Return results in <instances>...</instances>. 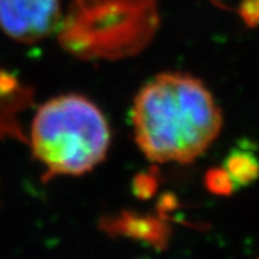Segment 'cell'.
<instances>
[{
	"label": "cell",
	"instance_id": "cell-1",
	"mask_svg": "<svg viewBox=\"0 0 259 259\" xmlns=\"http://www.w3.org/2000/svg\"><path fill=\"white\" fill-rule=\"evenodd\" d=\"M131 120L140 150L156 163H190L219 136L222 111L204 83L164 72L137 94Z\"/></svg>",
	"mask_w": 259,
	"mask_h": 259
},
{
	"label": "cell",
	"instance_id": "cell-2",
	"mask_svg": "<svg viewBox=\"0 0 259 259\" xmlns=\"http://www.w3.org/2000/svg\"><path fill=\"white\" fill-rule=\"evenodd\" d=\"M33 156L49 175L81 176L107 156L108 121L88 98L68 94L45 102L32 122Z\"/></svg>",
	"mask_w": 259,
	"mask_h": 259
},
{
	"label": "cell",
	"instance_id": "cell-3",
	"mask_svg": "<svg viewBox=\"0 0 259 259\" xmlns=\"http://www.w3.org/2000/svg\"><path fill=\"white\" fill-rule=\"evenodd\" d=\"M156 22L154 0H76L61 42L83 58L130 55L147 44Z\"/></svg>",
	"mask_w": 259,
	"mask_h": 259
},
{
	"label": "cell",
	"instance_id": "cell-4",
	"mask_svg": "<svg viewBox=\"0 0 259 259\" xmlns=\"http://www.w3.org/2000/svg\"><path fill=\"white\" fill-rule=\"evenodd\" d=\"M61 23L59 0H0V28L18 42H37Z\"/></svg>",
	"mask_w": 259,
	"mask_h": 259
},
{
	"label": "cell",
	"instance_id": "cell-5",
	"mask_svg": "<svg viewBox=\"0 0 259 259\" xmlns=\"http://www.w3.org/2000/svg\"><path fill=\"white\" fill-rule=\"evenodd\" d=\"M100 228L111 236H124L133 241L144 242L157 250L166 249L171 236V228L167 219L158 214H140L128 210L102 218Z\"/></svg>",
	"mask_w": 259,
	"mask_h": 259
},
{
	"label": "cell",
	"instance_id": "cell-6",
	"mask_svg": "<svg viewBox=\"0 0 259 259\" xmlns=\"http://www.w3.org/2000/svg\"><path fill=\"white\" fill-rule=\"evenodd\" d=\"M223 168L232 179L235 187L250 185L259 177V160L255 153L248 148L231 150L223 161Z\"/></svg>",
	"mask_w": 259,
	"mask_h": 259
},
{
	"label": "cell",
	"instance_id": "cell-7",
	"mask_svg": "<svg viewBox=\"0 0 259 259\" xmlns=\"http://www.w3.org/2000/svg\"><path fill=\"white\" fill-rule=\"evenodd\" d=\"M204 187L216 196H231L236 189L223 167H212L206 171Z\"/></svg>",
	"mask_w": 259,
	"mask_h": 259
},
{
	"label": "cell",
	"instance_id": "cell-8",
	"mask_svg": "<svg viewBox=\"0 0 259 259\" xmlns=\"http://www.w3.org/2000/svg\"><path fill=\"white\" fill-rule=\"evenodd\" d=\"M158 187V179L156 173L153 171H141L137 173L134 179H133V183H131V190L133 194L140 199V200H148L151 199L156 192H157Z\"/></svg>",
	"mask_w": 259,
	"mask_h": 259
},
{
	"label": "cell",
	"instance_id": "cell-9",
	"mask_svg": "<svg viewBox=\"0 0 259 259\" xmlns=\"http://www.w3.org/2000/svg\"><path fill=\"white\" fill-rule=\"evenodd\" d=\"M239 13L246 25H259V0H242Z\"/></svg>",
	"mask_w": 259,
	"mask_h": 259
},
{
	"label": "cell",
	"instance_id": "cell-10",
	"mask_svg": "<svg viewBox=\"0 0 259 259\" xmlns=\"http://www.w3.org/2000/svg\"><path fill=\"white\" fill-rule=\"evenodd\" d=\"M177 206H179V202H177V197L173 193L161 194L158 197L157 204H156L158 216H161L164 219H168V213L176 210Z\"/></svg>",
	"mask_w": 259,
	"mask_h": 259
}]
</instances>
